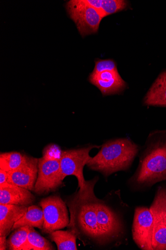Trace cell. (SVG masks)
<instances>
[{"mask_svg": "<svg viewBox=\"0 0 166 250\" xmlns=\"http://www.w3.org/2000/svg\"><path fill=\"white\" fill-rule=\"evenodd\" d=\"M35 200V196L26 188L8 182L0 185V204L29 207Z\"/></svg>", "mask_w": 166, "mask_h": 250, "instance_id": "obj_12", "label": "cell"}, {"mask_svg": "<svg viewBox=\"0 0 166 250\" xmlns=\"http://www.w3.org/2000/svg\"><path fill=\"white\" fill-rule=\"evenodd\" d=\"M98 198L94 188L87 193H75L66 202L70 212L69 229L73 230L84 245L102 246L97 224Z\"/></svg>", "mask_w": 166, "mask_h": 250, "instance_id": "obj_3", "label": "cell"}, {"mask_svg": "<svg viewBox=\"0 0 166 250\" xmlns=\"http://www.w3.org/2000/svg\"><path fill=\"white\" fill-rule=\"evenodd\" d=\"M55 250L53 244L41 236L31 227L28 239L21 250Z\"/></svg>", "mask_w": 166, "mask_h": 250, "instance_id": "obj_20", "label": "cell"}, {"mask_svg": "<svg viewBox=\"0 0 166 250\" xmlns=\"http://www.w3.org/2000/svg\"><path fill=\"white\" fill-rule=\"evenodd\" d=\"M89 81L97 86L104 96L121 94L127 87V83L117 70L98 74L92 73L89 76Z\"/></svg>", "mask_w": 166, "mask_h": 250, "instance_id": "obj_11", "label": "cell"}, {"mask_svg": "<svg viewBox=\"0 0 166 250\" xmlns=\"http://www.w3.org/2000/svg\"><path fill=\"white\" fill-rule=\"evenodd\" d=\"M90 6L96 9L104 18L126 9L128 2L124 0H85Z\"/></svg>", "mask_w": 166, "mask_h": 250, "instance_id": "obj_16", "label": "cell"}, {"mask_svg": "<svg viewBox=\"0 0 166 250\" xmlns=\"http://www.w3.org/2000/svg\"><path fill=\"white\" fill-rule=\"evenodd\" d=\"M44 214L42 232L51 234L65 228L70 223L66 204L59 196H51L42 199L39 203Z\"/></svg>", "mask_w": 166, "mask_h": 250, "instance_id": "obj_7", "label": "cell"}, {"mask_svg": "<svg viewBox=\"0 0 166 250\" xmlns=\"http://www.w3.org/2000/svg\"><path fill=\"white\" fill-rule=\"evenodd\" d=\"M141 148L129 138L111 140L101 146L96 155L91 157L86 166L107 178L117 172L129 171Z\"/></svg>", "mask_w": 166, "mask_h": 250, "instance_id": "obj_4", "label": "cell"}, {"mask_svg": "<svg viewBox=\"0 0 166 250\" xmlns=\"http://www.w3.org/2000/svg\"><path fill=\"white\" fill-rule=\"evenodd\" d=\"M28 156L19 152L13 151L0 154V169L7 172L13 171L24 163Z\"/></svg>", "mask_w": 166, "mask_h": 250, "instance_id": "obj_19", "label": "cell"}, {"mask_svg": "<svg viewBox=\"0 0 166 250\" xmlns=\"http://www.w3.org/2000/svg\"><path fill=\"white\" fill-rule=\"evenodd\" d=\"M31 227L23 226L14 230L7 240V250H21L27 241Z\"/></svg>", "mask_w": 166, "mask_h": 250, "instance_id": "obj_21", "label": "cell"}, {"mask_svg": "<svg viewBox=\"0 0 166 250\" xmlns=\"http://www.w3.org/2000/svg\"><path fill=\"white\" fill-rule=\"evenodd\" d=\"M110 193L107 200H97V219L102 246L127 245L128 229L126 220L129 207L121 197V191Z\"/></svg>", "mask_w": 166, "mask_h": 250, "instance_id": "obj_2", "label": "cell"}, {"mask_svg": "<svg viewBox=\"0 0 166 250\" xmlns=\"http://www.w3.org/2000/svg\"><path fill=\"white\" fill-rule=\"evenodd\" d=\"M151 250H166V225L155 222Z\"/></svg>", "mask_w": 166, "mask_h": 250, "instance_id": "obj_22", "label": "cell"}, {"mask_svg": "<svg viewBox=\"0 0 166 250\" xmlns=\"http://www.w3.org/2000/svg\"><path fill=\"white\" fill-rule=\"evenodd\" d=\"M148 106L166 107V70L155 81L144 100Z\"/></svg>", "mask_w": 166, "mask_h": 250, "instance_id": "obj_14", "label": "cell"}, {"mask_svg": "<svg viewBox=\"0 0 166 250\" xmlns=\"http://www.w3.org/2000/svg\"><path fill=\"white\" fill-rule=\"evenodd\" d=\"M51 239L55 242L58 250H77V235L73 231L56 230L50 234Z\"/></svg>", "mask_w": 166, "mask_h": 250, "instance_id": "obj_18", "label": "cell"}, {"mask_svg": "<svg viewBox=\"0 0 166 250\" xmlns=\"http://www.w3.org/2000/svg\"><path fill=\"white\" fill-rule=\"evenodd\" d=\"M44 221L42 208L37 206H30L26 213L14 225L12 231L19 227L27 226L42 230Z\"/></svg>", "mask_w": 166, "mask_h": 250, "instance_id": "obj_15", "label": "cell"}, {"mask_svg": "<svg viewBox=\"0 0 166 250\" xmlns=\"http://www.w3.org/2000/svg\"><path fill=\"white\" fill-rule=\"evenodd\" d=\"M28 207L0 204V236L7 237L14 225L24 215Z\"/></svg>", "mask_w": 166, "mask_h": 250, "instance_id": "obj_13", "label": "cell"}, {"mask_svg": "<svg viewBox=\"0 0 166 250\" xmlns=\"http://www.w3.org/2000/svg\"><path fill=\"white\" fill-rule=\"evenodd\" d=\"M101 146L88 145L87 146L73 149L64 150L60 160V167L63 179L68 176H75L78 183L80 194L87 193L94 188L99 178L94 177L92 180L86 181L83 170L91 157L90 152L93 148H100Z\"/></svg>", "mask_w": 166, "mask_h": 250, "instance_id": "obj_5", "label": "cell"}, {"mask_svg": "<svg viewBox=\"0 0 166 250\" xmlns=\"http://www.w3.org/2000/svg\"><path fill=\"white\" fill-rule=\"evenodd\" d=\"M38 158L28 156L20 167L8 172V183L34 191L38 176Z\"/></svg>", "mask_w": 166, "mask_h": 250, "instance_id": "obj_10", "label": "cell"}, {"mask_svg": "<svg viewBox=\"0 0 166 250\" xmlns=\"http://www.w3.org/2000/svg\"><path fill=\"white\" fill-rule=\"evenodd\" d=\"M62 151L58 145L51 144L44 148L42 157L47 160H60Z\"/></svg>", "mask_w": 166, "mask_h": 250, "instance_id": "obj_24", "label": "cell"}, {"mask_svg": "<svg viewBox=\"0 0 166 250\" xmlns=\"http://www.w3.org/2000/svg\"><path fill=\"white\" fill-rule=\"evenodd\" d=\"M0 250H7V239L6 236H0Z\"/></svg>", "mask_w": 166, "mask_h": 250, "instance_id": "obj_26", "label": "cell"}, {"mask_svg": "<svg viewBox=\"0 0 166 250\" xmlns=\"http://www.w3.org/2000/svg\"><path fill=\"white\" fill-rule=\"evenodd\" d=\"M155 228V219L150 208L136 207L132 226V238L137 247L142 250H151Z\"/></svg>", "mask_w": 166, "mask_h": 250, "instance_id": "obj_9", "label": "cell"}, {"mask_svg": "<svg viewBox=\"0 0 166 250\" xmlns=\"http://www.w3.org/2000/svg\"><path fill=\"white\" fill-rule=\"evenodd\" d=\"M155 222L166 225V187L158 188L150 208Z\"/></svg>", "mask_w": 166, "mask_h": 250, "instance_id": "obj_17", "label": "cell"}, {"mask_svg": "<svg viewBox=\"0 0 166 250\" xmlns=\"http://www.w3.org/2000/svg\"><path fill=\"white\" fill-rule=\"evenodd\" d=\"M38 176L34 192L40 195L55 192L63 186L60 160L38 158Z\"/></svg>", "mask_w": 166, "mask_h": 250, "instance_id": "obj_8", "label": "cell"}, {"mask_svg": "<svg viewBox=\"0 0 166 250\" xmlns=\"http://www.w3.org/2000/svg\"><path fill=\"white\" fill-rule=\"evenodd\" d=\"M117 70L115 62L111 59L98 60L95 62L92 73L98 74L106 71Z\"/></svg>", "mask_w": 166, "mask_h": 250, "instance_id": "obj_23", "label": "cell"}, {"mask_svg": "<svg viewBox=\"0 0 166 250\" xmlns=\"http://www.w3.org/2000/svg\"><path fill=\"white\" fill-rule=\"evenodd\" d=\"M8 173L4 170L0 169V185L8 182Z\"/></svg>", "mask_w": 166, "mask_h": 250, "instance_id": "obj_25", "label": "cell"}, {"mask_svg": "<svg viewBox=\"0 0 166 250\" xmlns=\"http://www.w3.org/2000/svg\"><path fill=\"white\" fill-rule=\"evenodd\" d=\"M138 156V167L127 182L130 191H147L166 180V130L150 133Z\"/></svg>", "mask_w": 166, "mask_h": 250, "instance_id": "obj_1", "label": "cell"}, {"mask_svg": "<svg viewBox=\"0 0 166 250\" xmlns=\"http://www.w3.org/2000/svg\"><path fill=\"white\" fill-rule=\"evenodd\" d=\"M66 8L82 37L98 32L103 18L96 9L85 0H71L66 3Z\"/></svg>", "mask_w": 166, "mask_h": 250, "instance_id": "obj_6", "label": "cell"}]
</instances>
